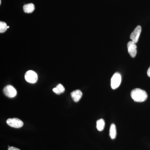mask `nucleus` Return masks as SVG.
<instances>
[{"instance_id": "f257e3e1", "label": "nucleus", "mask_w": 150, "mask_h": 150, "mask_svg": "<svg viewBox=\"0 0 150 150\" xmlns=\"http://www.w3.org/2000/svg\"><path fill=\"white\" fill-rule=\"evenodd\" d=\"M131 96L134 101L137 102H142L147 98L148 95L144 90L140 88H135L131 92Z\"/></svg>"}, {"instance_id": "f03ea898", "label": "nucleus", "mask_w": 150, "mask_h": 150, "mask_svg": "<svg viewBox=\"0 0 150 150\" xmlns=\"http://www.w3.org/2000/svg\"><path fill=\"white\" fill-rule=\"evenodd\" d=\"M38 79L37 74L34 71L29 70L25 75V79L29 83H34L37 82Z\"/></svg>"}, {"instance_id": "7ed1b4c3", "label": "nucleus", "mask_w": 150, "mask_h": 150, "mask_svg": "<svg viewBox=\"0 0 150 150\" xmlns=\"http://www.w3.org/2000/svg\"><path fill=\"white\" fill-rule=\"evenodd\" d=\"M121 76L119 73H115L112 76L111 79V88L112 89H115L118 88L121 84Z\"/></svg>"}, {"instance_id": "20e7f679", "label": "nucleus", "mask_w": 150, "mask_h": 150, "mask_svg": "<svg viewBox=\"0 0 150 150\" xmlns=\"http://www.w3.org/2000/svg\"><path fill=\"white\" fill-rule=\"evenodd\" d=\"M6 123L9 126L15 128H20L23 125L21 120L17 118H9L6 121Z\"/></svg>"}, {"instance_id": "39448f33", "label": "nucleus", "mask_w": 150, "mask_h": 150, "mask_svg": "<svg viewBox=\"0 0 150 150\" xmlns=\"http://www.w3.org/2000/svg\"><path fill=\"white\" fill-rule=\"evenodd\" d=\"M3 92L5 95L9 98L14 97L17 95V91L16 89L11 85L6 86L3 89Z\"/></svg>"}, {"instance_id": "423d86ee", "label": "nucleus", "mask_w": 150, "mask_h": 150, "mask_svg": "<svg viewBox=\"0 0 150 150\" xmlns=\"http://www.w3.org/2000/svg\"><path fill=\"white\" fill-rule=\"evenodd\" d=\"M141 32H142V27L140 25H138L134 29V31L131 33L130 37V39L134 43H136L138 42Z\"/></svg>"}, {"instance_id": "0eeeda50", "label": "nucleus", "mask_w": 150, "mask_h": 150, "mask_svg": "<svg viewBox=\"0 0 150 150\" xmlns=\"http://www.w3.org/2000/svg\"><path fill=\"white\" fill-rule=\"evenodd\" d=\"M128 52L131 57L134 58L137 54V46L136 43L131 41H129L127 44Z\"/></svg>"}, {"instance_id": "6e6552de", "label": "nucleus", "mask_w": 150, "mask_h": 150, "mask_svg": "<svg viewBox=\"0 0 150 150\" xmlns=\"http://www.w3.org/2000/svg\"><path fill=\"white\" fill-rule=\"evenodd\" d=\"M71 95L73 100L75 102H77L81 98L83 94L80 90H76L71 93Z\"/></svg>"}, {"instance_id": "1a4fd4ad", "label": "nucleus", "mask_w": 150, "mask_h": 150, "mask_svg": "<svg viewBox=\"0 0 150 150\" xmlns=\"http://www.w3.org/2000/svg\"><path fill=\"white\" fill-rule=\"evenodd\" d=\"M35 6L32 3L26 4L23 7V11L26 13H32L35 10Z\"/></svg>"}, {"instance_id": "9d476101", "label": "nucleus", "mask_w": 150, "mask_h": 150, "mask_svg": "<svg viewBox=\"0 0 150 150\" xmlns=\"http://www.w3.org/2000/svg\"><path fill=\"white\" fill-rule=\"evenodd\" d=\"M110 137L112 139H114L116 137V129L115 124L112 123L110 126V132H109Z\"/></svg>"}, {"instance_id": "9b49d317", "label": "nucleus", "mask_w": 150, "mask_h": 150, "mask_svg": "<svg viewBox=\"0 0 150 150\" xmlns=\"http://www.w3.org/2000/svg\"><path fill=\"white\" fill-rule=\"evenodd\" d=\"M105 126V122L103 119H100L96 122V128L98 131H103Z\"/></svg>"}, {"instance_id": "f8f14e48", "label": "nucleus", "mask_w": 150, "mask_h": 150, "mask_svg": "<svg viewBox=\"0 0 150 150\" xmlns=\"http://www.w3.org/2000/svg\"><path fill=\"white\" fill-rule=\"evenodd\" d=\"M8 28V26L4 22H0V33H3L6 31Z\"/></svg>"}, {"instance_id": "ddd939ff", "label": "nucleus", "mask_w": 150, "mask_h": 150, "mask_svg": "<svg viewBox=\"0 0 150 150\" xmlns=\"http://www.w3.org/2000/svg\"><path fill=\"white\" fill-rule=\"evenodd\" d=\"M56 87L58 88V89L59 90V91H60L61 93L64 92L65 91L64 87V86L62 85V84H59L56 86Z\"/></svg>"}, {"instance_id": "4468645a", "label": "nucleus", "mask_w": 150, "mask_h": 150, "mask_svg": "<svg viewBox=\"0 0 150 150\" xmlns=\"http://www.w3.org/2000/svg\"><path fill=\"white\" fill-rule=\"evenodd\" d=\"M53 91L55 93L59 95L61 93L60 91H59V90L58 89V88H57V87L54 88H53Z\"/></svg>"}, {"instance_id": "2eb2a0df", "label": "nucleus", "mask_w": 150, "mask_h": 150, "mask_svg": "<svg viewBox=\"0 0 150 150\" xmlns=\"http://www.w3.org/2000/svg\"><path fill=\"white\" fill-rule=\"evenodd\" d=\"M8 150H21L19 149H18V148L10 146L9 147H8Z\"/></svg>"}, {"instance_id": "dca6fc26", "label": "nucleus", "mask_w": 150, "mask_h": 150, "mask_svg": "<svg viewBox=\"0 0 150 150\" xmlns=\"http://www.w3.org/2000/svg\"><path fill=\"white\" fill-rule=\"evenodd\" d=\"M147 75L148 76H149V77H150V67L149 69H148L147 71Z\"/></svg>"}, {"instance_id": "f3484780", "label": "nucleus", "mask_w": 150, "mask_h": 150, "mask_svg": "<svg viewBox=\"0 0 150 150\" xmlns=\"http://www.w3.org/2000/svg\"><path fill=\"white\" fill-rule=\"evenodd\" d=\"M1 4V0H0V4Z\"/></svg>"}]
</instances>
